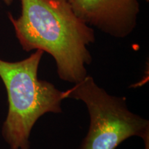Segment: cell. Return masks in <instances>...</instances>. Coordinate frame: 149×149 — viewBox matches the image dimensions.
<instances>
[{"label":"cell","mask_w":149,"mask_h":149,"mask_svg":"<svg viewBox=\"0 0 149 149\" xmlns=\"http://www.w3.org/2000/svg\"><path fill=\"white\" fill-rule=\"evenodd\" d=\"M20 1V16L8 15L22 49L49 54L63 81L76 84L84 79L93 61L88 48L95 42L93 28L76 15L67 0Z\"/></svg>","instance_id":"1"},{"label":"cell","mask_w":149,"mask_h":149,"mask_svg":"<svg viewBox=\"0 0 149 149\" xmlns=\"http://www.w3.org/2000/svg\"><path fill=\"white\" fill-rule=\"evenodd\" d=\"M44 53L36 50L27 58L13 62L0 59V77L8 101L1 134L10 148L30 149V137L37 120L47 113H62L64 91L38 77Z\"/></svg>","instance_id":"2"},{"label":"cell","mask_w":149,"mask_h":149,"mask_svg":"<svg viewBox=\"0 0 149 149\" xmlns=\"http://www.w3.org/2000/svg\"><path fill=\"white\" fill-rule=\"evenodd\" d=\"M64 95L88 110L90 124L79 149H116L130 137L149 136V121L130 111L126 97L109 94L88 74Z\"/></svg>","instance_id":"3"},{"label":"cell","mask_w":149,"mask_h":149,"mask_svg":"<svg viewBox=\"0 0 149 149\" xmlns=\"http://www.w3.org/2000/svg\"><path fill=\"white\" fill-rule=\"evenodd\" d=\"M73 12L89 26L115 38H125L135 29L137 0H67Z\"/></svg>","instance_id":"4"},{"label":"cell","mask_w":149,"mask_h":149,"mask_svg":"<svg viewBox=\"0 0 149 149\" xmlns=\"http://www.w3.org/2000/svg\"><path fill=\"white\" fill-rule=\"evenodd\" d=\"M2 1L4 2L5 4H6L7 6H10L11 3L13 1V0H2Z\"/></svg>","instance_id":"5"},{"label":"cell","mask_w":149,"mask_h":149,"mask_svg":"<svg viewBox=\"0 0 149 149\" xmlns=\"http://www.w3.org/2000/svg\"><path fill=\"white\" fill-rule=\"evenodd\" d=\"M145 1H149V0H145Z\"/></svg>","instance_id":"6"},{"label":"cell","mask_w":149,"mask_h":149,"mask_svg":"<svg viewBox=\"0 0 149 149\" xmlns=\"http://www.w3.org/2000/svg\"><path fill=\"white\" fill-rule=\"evenodd\" d=\"M10 149H13V148H10Z\"/></svg>","instance_id":"7"}]
</instances>
